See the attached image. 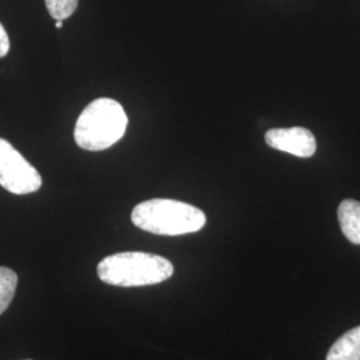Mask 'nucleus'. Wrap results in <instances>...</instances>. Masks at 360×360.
Segmentation results:
<instances>
[{
	"instance_id": "nucleus-1",
	"label": "nucleus",
	"mask_w": 360,
	"mask_h": 360,
	"mask_svg": "<svg viewBox=\"0 0 360 360\" xmlns=\"http://www.w3.org/2000/svg\"><path fill=\"white\" fill-rule=\"evenodd\" d=\"M131 220L143 231L166 236L200 231L207 221L202 210L172 199H151L139 203L132 210Z\"/></svg>"
},
{
	"instance_id": "nucleus-2",
	"label": "nucleus",
	"mask_w": 360,
	"mask_h": 360,
	"mask_svg": "<svg viewBox=\"0 0 360 360\" xmlns=\"http://www.w3.org/2000/svg\"><path fill=\"white\" fill-rule=\"evenodd\" d=\"M129 117L122 104L108 98L96 99L77 117L75 142L87 151H103L123 138Z\"/></svg>"
},
{
	"instance_id": "nucleus-3",
	"label": "nucleus",
	"mask_w": 360,
	"mask_h": 360,
	"mask_svg": "<svg viewBox=\"0 0 360 360\" xmlns=\"http://www.w3.org/2000/svg\"><path fill=\"white\" fill-rule=\"evenodd\" d=\"M174 274L166 257L147 252H119L104 257L98 264V276L117 287H142L165 282Z\"/></svg>"
},
{
	"instance_id": "nucleus-4",
	"label": "nucleus",
	"mask_w": 360,
	"mask_h": 360,
	"mask_svg": "<svg viewBox=\"0 0 360 360\" xmlns=\"http://www.w3.org/2000/svg\"><path fill=\"white\" fill-rule=\"evenodd\" d=\"M43 180L13 144L0 138V186L15 195L37 193Z\"/></svg>"
},
{
	"instance_id": "nucleus-5",
	"label": "nucleus",
	"mask_w": 360,
	"mask_h": 360,
	"mask_svg": "<svg viewBox=\"0 0 360 360\" xmlns=\"http://www.w3.org/2000/svg\"><path fill=\"white\" fill-rule=\"evenodd\" d=\"M266 143L278 151L299 158H309L316 151L314 134L303 127L270 129L266 134Z\"/></svg>"
},
{
	"instance_id": "nucleus-6",
	"label": "nucleus",
	"mask_w": 360,
	"mask_h": 360,
	"mask_svg": "<svg viewBox=\"0 0 360 360\" xmlns=\"http://www.w3.org/2000/svg\"><path fill=\"white\" fill-rule=\"evenodd\" d=\"M338 219L342 232L354 245H360V203L346 199L338 208Z\"/></svg>"
},
{
	"instance_id": "nucleus-7",
	"label": "nucleus",
	"mask_w": 360,
	"mask_h": 360,
	"mask_svg": "<svg viewBox=\"0 0 360 360\" xmlns=\"http://www.w3.org/2000/svg\"><path fill=\"white\" fill-rule=\"evenodd\" d=\"M326 360H360V326L342 335L330 348Z\"/></svg>"
},
{
	"instance_id": "nucleus-8",
	"label": "nucleus",
	"mask_w": 360,
	"mask_h": 360,
	"mask_svg": "<svg viewBox=\"0 0 360 360\" xmlns=\"http://www.w3.org/2000/svg\"><path fill=\"white\" fill-rule=\"evenodd\" d=\"M16 285H18L16 272L7 267H0V315L13 302Z\"/></svg>"
},
{
	"instance_id": "nucleus-9",
	"label": "nucleus",
	"mask_w": 360,
	"mask_h": 360,
	"mask_svg": "<svg viewBox=\"0 0 360 360\" xmlns=\"http://www.w3.org/2000/svg\"><path fill=\"white\" fill-rule=\"evenodd\" d=\"M49 13L56 20L68 19L77 11L79 0H44Z\"/></svg>"
},
{
	"instance_id": "nucleus-10",
	"label": "nucleus",
	"mask_w": 360,
	"mask_h": 360,
	"mask_svg": "<svg viewBox=\"0 0 360 360\" xmlns=\"http://www.w3.org/2000/svg\"><path fill=\"white\" fill-rule=\"evenodd\" d=\"M10 51V38L6 28L0 23V58L6 56Z\"/></svg>"
},
{
	"instance_id": "nucleus-11",
	"label": "nucleus",
	"mask_w": 360,
	"mask_h": 360,
	"mask_svg": "<svg viewBox=\"0 0 360 360\" xmlns=\"http://www.w3.org/2000/svg\"><path fill=\"white\" fill-rule=\"evenodd\" d=\"M63 27V20H58L56 22V28H62Z\"/></svg>"
}]
</instances>
